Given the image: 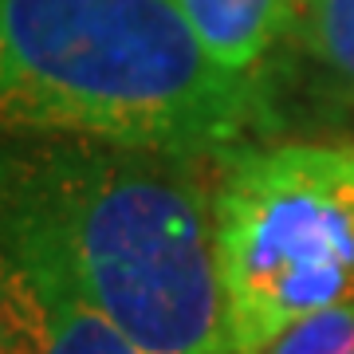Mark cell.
<instances>
[{"instance_id":"7a4b0ae2","label":"cell","mask_w":354,"mask_h":354,"mask_svg":"<svg viewBox=\"0 0 354 354\" xmlns=\"http://www.w3.org/2000/svg\"><path fill=\"white\" fill-rule=\"evenodd\" d=\"M276 130L174 0H0V134H64L221 162Z\"/></svg>"},{"instance_id":"3957f363","label":"cell","mask_w":354,"mask_h":354,"mask_svg":"<svg viewBox=\"0 0 354 354\" xmlns=\"http://www.w3.org/2000/svg\"><path fill=\"white\" fill-rule=\"evenodd\" d=\"M228 354L354 299V142L244 146L213 169Z\"/></svg>"},{"instance_id":"8992f818","label":"cell","mask_w":354,"mask_h":354,"mask_svg":"<svg viewBox=\"0 0 354 354\" xmlns=\"http://www.w3.org/2000/svg\"><path fill=\"white\" fill-rule=\"evenodd\" d=\"M299 44L327 87L354 106V0H304Z\"/></svg>"},{"instance_id":"52a82bcc","label":"cell","mask_w":354,"mask_h":354,"mask_svg":"<svg viewBox=\"0 0 354 354\" xmlns=\"http://www.w3.org/2000/svg\"><path fill=\"white\" fill-rule=\"evenodd\" d=\"M260 354H354V299L295 323Z\"/></svg>"},{"instance_id":"277c9868","label":"cell","mask_w":354,"mask_h":354,"mask_svg":"<svg viewBox=\"0 0 354 354\" xmlns=\"http://www.w3.org/2000/svg\"><path fill=\"white\" fill-rule=\"evenodd\" d=\"M0 311L8 354H153L39 264L0 248Z\"/></svg>"},{"instance_id":"6da1fadb","label":"cell","mask_w":354,"mask_h":354,"mask_svg":"<svg viewBox=\"0 0 354 354\" xmlns=\"http://www.w3.org/2000/svg\"><path fill=\"white\" fill-rule=\"evenodd\" d=\"M216 162L64 134H0V248L153 354H228L213 256Z\"/></svg>"},{"instance_id":"5b68a950","label":"cell","mask_w":354,"mask_h":354,"mask_svg":"<svg viewBox=\"0 0 354 354\" xmlns=\"http://www.w3.org/2000/svg\"><path fill=\"white\" fill-rule=\"evenodd\" d=\"M174 4L225 71L264 83L272 55L291 36H299V16H304V0H174Z\"/></svg>"},{"instance_id":"ba28073f","label":"cell","mask_w":354,"mask_h":354,"mask_svg":"<svg viewBox=\"0 0 354 354\" xmlns=\"http://www.w3.org/2000/svg\"><path fill=\"white\" fill-rule=\"evenodd\" d=\"M0 354H8V346H4V311H0Z\"/></svg>"}]
</instances>
